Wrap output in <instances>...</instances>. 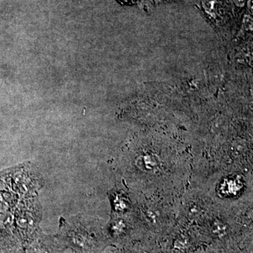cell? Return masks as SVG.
I'll list each match as a JSON object with an SVG mask.
<instances>
[{"label":"cell","mask_w":253,"mask_h":253,"mask_svg":"<svg viewBox=\"0 0 253 253\" xmlns=\"http://www.w3.org/2000/svg\"><path fill=\"white\" fill-rule=\"evenodd\" d=\"M245 0H235V2L236 3L238 6H243L244 4Z\"/></svg>","instance_id":"cell-1"}]
</instances>
